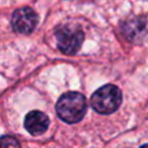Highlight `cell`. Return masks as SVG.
<instances>
[{"label":"cell","mask_w":148,"mask_h":148,"mask_svg":"<svg viewBox=\"0 0 148 148\" xmlns=\"http://www.w3.org/2000/svg\"><path fill=\"white\" fill-rule=\"evenodd\" d=\"M57 116L66 123H77L87 112L86 97L75 91L65 92L56 104Z\"/></svg>","instance_id":"1"},{"label":"cell","mask_w":148,"mask_h":148,"mask_svg":"<svg viewBox=\"0 0 148 148\" xmlns=\"http://www.w3.org/2000/svg\"><path fill=\"white\" fill-rule=\"evenodd\" d=\"M122 104V92L114 84H105L91 96V107L100 114H110Z\"/></svg>","instance_id":"2"},{"label":"cell","mask_w":148,"mask_h":148,"mask_svg":"<svg viewBox=\"0 0 148 148\" xmlns=\"http://www.w3.org/2000/svg\"><path fill=\"white\" fill-rule=\"evenodd\" d=\"M83 31L78 26L65 25L56 31L59 49L65 55H74L83 43Z\"/></svg>","instance_id":"3"},{"label":"cell","mask_w":148,"mask_h":148,"mask_svg":"<svg viewBox=\"0 0 148 148\" xmlns=\"http://www.w3.org/2000/svg\"><path fill=\"white\" fill-rule=\"evenodd\" d=\"M38 23V16L35 10L29 7L17 9L12 16L10 25L13 30L18 34H30L34 31Z\"/></svg>","instance_id":"4"},{"label":"cell","mask_w":148,"mask_h":148,"mask_svg":"<svg viewBox=\"0 0 148 148\" xmlns=\"http://www.w3.org/2000/svg\"><path fill=\"white\" fill-rule=\"evenodd\" d=\"M122 33L130 42H140L147 34V21L143 17H133L125 21L122 25Z\"/></svg>","instance_id":"5"},{"label":"cell","mask_w":148,"mask_h":148,"mask_svg":"<svg viewBox=\"0 0 148 148\" xmlns=\"http://www.w3.org/2000/svg\"><path fill=\"white\" fill-rule=\"evenodd\" d=\"M23 126L31 135H40V134L46 133L48 129L49 118L47 117L46 113L40 112V110H31L26 114Z\"/></svg>","instance_id":"6"},{"label":"cell","mask_w":148,"mask_h":148,"mask_svg":"<svg viewBox=\"0 0 148 148\" xmlns=\"http://www.w3.org/2000/svg\"><path fill=\"white\" fill-rule=\"evenodd\" d=\"M0 148H21V144L14 136H0Z\"/></svg>","instance_id":"7"},{"label":"cell","mask_w":148,"mask_h":148,"mask_svg":"<svg viewBox=\"0 0 148 148\" xmlns=\"http://www.w3.org/2000/svg\"><path fill=\"white\" fill-rule=\"evenodd\" d=\"M140 148H148V144H144V146H142Z\"/></svg>","instance_id":"8"}]
</instances>
